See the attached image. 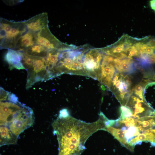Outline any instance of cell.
<instances>
[{"instance_id":"16","label":"cell","mask_w":155,"mask_h":155,"mask_svg":"<svg viewBox=\"0 0 155 155\" xmlns=\"http://www.w3.org/2000/svg\"><path fill=\"white\" fill-rule=\"evenodd\" d=\"M123 131L125 132V138L128 143L131 140L140 133L137 127L135 126L129 128L125 127V130Z\"/></svg>"},{"instance_id":"8","label":"cell","mask_w":155,"mask_h":155,"mask_svg":"<svg viewBox=\"0 0 155 155\" xmlns=\"http://www.w3.org/2000/svg\"><path fill=\"white\" fill-rule=\"evenodd\" d=\"M36 43L49 50L57 48L59 42L51 33L47 25L36 33Z\"/></svg>"},{"instance_id":"15","label":"cell","mask_w":155,"mask_h":155,"mask_svg":"<svg viewBox=\"0 0 155 155\" xmlns=\"http://www.w3.org/2000/svg\"><path fill=\"white\" fill-rule=\"evenodd\" d=\"M48 51V50L45 47L36 44L24 53L33 56L45 58L47 55Z\"/></svg>"},{"instance_id":"6","label":"cell","mask_w":155,"mask_h":155,"mask_svg":"<svg viewBox=\"0 0 155 155\" xmlns=\"http://www.w3.org/2000/svg\"><path fill=\"white\" fill-rule=\"evenodd\" d=\"M102 59L101 54L96 50H92L86 54L83 63L86 76L97 80Z\"/></svg>"},{"instance_id":"2","label":"cell","mask_w":155,"mask_h":155,"mask_svg":"<svg viewBox=\"0 0 155 155\" xmlns=\"http://www.w3.org/2000/svg\"><path fill=\"white\" fill-rule=\"evenodd\" d=\"M34 121V113L30 108L18 101L0 102V126L6 127L17 137L32 126Z\"/></svg>"},{"instance_id":"4","label":"cell","mask_w":155,"mask_h":155,"mask_svg":"<svg viewBox=\"0 0 155 155\" xmlns=\"http://www.w3.org/2000/svg\"><path fill=\"white\" fill-rule=\"evenodd\" d=\"M22 53V63L28 73L26 85L27 89L37 82L50 79L44 58Z\"/></svg>"},{"instance_id":"10","label":"cell","mask_w":155,"mask_h":155,"mask_svg":"<svg viewBox=\"0 0 155 155\" xmlns=\"http://www.w3.org/2000/svg\"><path fill=\"white\" fill-rule=\"evenodd\" d=\"M22 53L13 49H8L5 59L7 63L11 69H25L22 63Z\"/></svg>"},{"instance_id":"1","label":"cell","mask_w":155,"mask_h":155,"mask_svg":"<svg viewBox=\"0 0 155 155\" xmlns=\"http://www.w3.org/2000/svg\"><path fill=\"white\" fill-rule=\"evenodd\" d=\"M99 116L96 121L87 123L72 117L66 109L61 110L52 124L58 141V155H80L91 135L98 130L105 131L106 117L102 112Z\"/></svg>"},{"instance_id":"9","label":"cell","mask_w":155,"mask_h":155,"mask_svg":"<svg viewBox=\"0 0 155 155\" xmlns=\"http://www.w3.org/2000/svg\"><path fill=\"white\" fill-rule=\"evenodd\" d=\"M24 22L28 30L37 32L48 25L47 13H42Z\"/></svg>"},{"instance_id":"19","label":"cell","mask_w":155,"mask_h":155,"mask_svg":"<svg viewBox=\"0 0 155 155\" xmlns=\"http://www.w3.org/2000/svg\"><path fill=\"white\" fill-rule=\"evenodd\" d=\"M150 5L151 9L155 12V0L150 1Z\"/></svg>"},{"instance_id":"5","label":"cell","mask_w":155,"mask_h":155,"mask_svg":"<svg viewBox=\"0 0 155 155\" xmlns=\"http://www.w3.org/2000/svg\"><path fill=\"white\" fill-rule=\"evenodd\" d=\"M133 77L130 74L117 71L112 79L110 90L121 106H125L131 94L133 86Z\"/></svg>"},{"instance_id":"11","label":"cell","mask_w":155,"mask_h":155,"mask_svg":"<svg viewBox=\"0 0 155 155\" xmlns=\"http://www.w3.org/2000/svg\"><path fill=\"white\" fill-rule=\"evenodd\" d=\"M36 33L28 30L19 40L13 49L24 53L36 44Z\"/></svg>"},{"instance_id":"17","label":"cell","mask_w":155,"mask_h":155,"mask_svg":"<svg viewBox=\"0 0 155 155\" xmlns=\"http://www.w3.org/2000/svg\"><path fill=\"white\" fill-rule=\"evenodd\" d=\"M9 93L5 90L2 87H0V101H4L6 100Z\"/></svg>"},{"instance_id":"7","label":"cell","mask_w":155,"mask_h":155,"mask_svg":"<svg viewBox=\"0 0 155 155\" xmlns=\"http://www.w3.org/2000/svg\"><path fill=\"white\" fill-rule=\"evenodd\" d=\"M112 55L104 56L101 64L97 80L109 89L112 79L116 71Z\"/></svg>"},{"instance_id":"3","label":"cell","mask_w":155,"mask_h":155,"mask_svg":"<svg viewBox=\"0 0 155 155\" xmlns=\"http://www.w3.org/2000/svg\"><path fill=\"white\" fill-rule=\"evenodd\" d=\"M0 49H14L19 40L28 30L24 21L16 22L0 18Z\"/></svg>"},{"instance_id":"12","label":"cell","mask_w":155,"mask_h":155,"mask_svg":"<svg viewBox=\"0 0 155 155\" xmlns=\"http://www.w3.org/2000/svg\"><path fill=\"white\" fill-rule=\"evenodd\" d=\"M60 53L55 49L48 50L47 55L44 58L50 79L54 77V71L58 62Z\"/></svg>"},{"instance_id":"14","label":"cell","mask_w":155,"mask_h":155,"mask_svg":"<svg viewBox=\"0 0 155 155\" xmlns=\"http://www.w3.org/2000/svg\"><path fill=\"white\" fill-rule=\"evenodd\" d=\"M0 145L14 144L17 141V137L5 127L0 126Z\"/></svg>"},{"instance_id":"13","label":"cell","mask_w":155,"mask_h":155,"mask_svg":"<svg viewBox=\"0 0 155 155\" xmlns=\"http://www.w3.org/2000/svg\"><path fill=\"white\" fill-rule=\"evenodd\" d=\"M111 133L124 146L131 151L134 149L127 143L125 137V132L121 129L116 128L113 127L108 125L106 126L105 130Z\"/></svg>"},{"instance_id":"18","label":"cell","mask_w":155,"mask_h":155,"mask_svg":"<svg viewBox=\"0 0 155 155\" xmlns=\"http://www.w3.org/2000/svg\"><path fill=\"white\" fill-rule=\"evenodd\" d=\"M22 1L19 0H12V1H3L5 4L7 5H13L20 2H22Z\"/></svg>"}]
</instances>
